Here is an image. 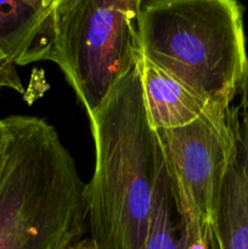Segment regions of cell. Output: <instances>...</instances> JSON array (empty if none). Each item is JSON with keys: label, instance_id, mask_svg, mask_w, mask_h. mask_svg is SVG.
I'll return each mask as SVG.
<instances>
[{"label": "cell", "instance_id": "cell-1", "mask_svg": "<svg viewBox=\"0 0 248 249\" xmlns=\"http://www.w3.org/2000/svg\"><path fill=\"white\" fill-rule=\"evenodd\" d=\"M140 65L88 113L95 170L84 185V202L97 249H143L150 229L162 157L146 111Z\"/></svg>", "mask_w": 248, "mask_h": 249}, {"label": "cell", "instance_id": "cell-2", "mask_svg": "<svg viewBox=\"0 0 248 249\" xmlns=\"http://www.w3.org/2000/svg\"><path fill=\"white\" fill-rule=\"evenodd\" d=\"M0 160V249H68L88 229L84 184L57 130L10 116Z\"/></svg>", "mask_w": 248, "mask_h": 249}, {"label": "cell", "instance_id": "cell-3", "mask_svg": "<svg viewBox=\"0 0 248 249\" xmlns=\"http://www.w3.org/2000/svg\"><path fill=\"white\" fill-rule=\"evenodd\" d=\"M140 39L146 60L209 101L231 106L248 72L243 9L237 1H142Z\"/></svg>", "mask_w": 248, "mask_h": 249}, {"label": "cell", "instance_id": "cell-4", "mask_svg": "<svg viewBox=\"0 0 248 249\" xmlns=\"http://www.w3.org/2000/svg\"><path fill=\"white\" fill-rule=\"evenodd\" d=\"M141 0H58L53 63L88 113L143 58Z\"/></svg>", "mask_w": 248, "mask_h": 249}, {"label": "cell", "instance_id": "cell-5", "mask_svg": "<svg viewBox=\"0 0 248 249\" xmlns=\"http://www.w3.org/2000/svg\"><path fill=\"white\" fill-rule=\"evenodd\" d=\"M237 107L213 105L194 123L156 130L182 240L214 236V215L235 141Z\"/></svg>", "mask_w": 248, "mask_h": 249}, {"label": "cell", "instance_id": "cell-6", "mask_svg": "<svg viewBox=\"0 0 248 249\" xmlns=\"http://www.w3.org/2000/svg\"><path fill=\"white\" fill-rule=\"evenodd\" d=\"M58 0H1L0 53L15 66L53 61Z\"/></svg>", "mask_w": 248, "mask_h": 249}, {"label": "cell", "instance_id": "cell-7", "mask_svg": "<svg viewBox=\"0 0 248 249\" xmlns=\"http://www.w3.org/2000/svg\"><path fill=\"white\" fill-rule=\"evenodd\" d=\"M216 249H248V130L235 119V141L214 215Z\"/></svg>", "mask_w": 248, "mask_h": 249}, {"label": "cell", "instance_id": "cell-8", "mask_svg": "<svg viewBox=\"0 0 248 249\" xmlns=\"http://www.w3.org/2000/svg\"><path fill=\"white\" fill-rule=\"evenodd\" d=\"M140 68L146 111L155 130L189 125L218 105L145 57Z\"/></svg>", "mask_w": 248, "mask_h": 249}, {"label": "cell", "instance_id": "cell-9", "mask_svg": "<svg viewBox=\"0 0 248 249\" xmlns=\"http://www.w3.org/2000/svg\"><path fill=\"white\" fill-rule=\"evenodd\" d=\"M143 249H216L214 236L189 242L182 241L180 220L163 158L160 160L150 229Z\"/></svg>", "mask_w": 248, "mask_h": 249}, {"label": "cell", "instance_id": "cell-10", "mask_svg": "<svg viewBox=\"0 0 248 249\" xmlns=\"http://www.w3.org/2000/svg\"><path fill=\"white\" fill-rule=\"evenodd\" d=\"M2 88L15 90L19 94L24 92L23 84L18 77L16 66L9 62L0 53V89H2Z\"/></svg>", "mask_w": 248, "mask_h": 249}, {"label": "cell", "instance_id": "cell-11", "mask_svg": "<svg viewBox=\"0 0 248 249\" xmlns=\"http://www.w3.org/2000/svg\"><path fill=\"white\" fill-rule=\"evenodd\" d=\"M241 91V104L238 106L240 109V117L241 121L243 122V124L246 125L248 130V72L246 74L245 79H243L242 84L240 88Z\"/></svg>", "mask_w": 248, "mask_h": 249}, {"label": "cell", "instance_id": "cell-12", "mask_svg": "<svg viewBox=\"0 0 248 249\" xmlns=\"http://www.w3.org/2000/svg\"><path fill=\"white\" fill-rule=\"evenodd\" d=\"M7 140H9V123L6 118H2L0 119V160L6 147Z\"/></svg>", "mask_w": 248, "mask_h": 249}, {"label": "cell", "instance_id": "cell-13", "mask_svg": "<svg viewBox=\"0 0 248 249\" xmlns=\"http://www.w3.org/2000/svg\"><path fill=\"white\" fill-rule=\"evenodd\" d=\"M68 249H97L95 243L92 242V240L90 237L88 238H82L80 241H78L77 243L71 246Z\"/></svg>", "mask_w": 248, "mask_h": 249}]
</instances>
